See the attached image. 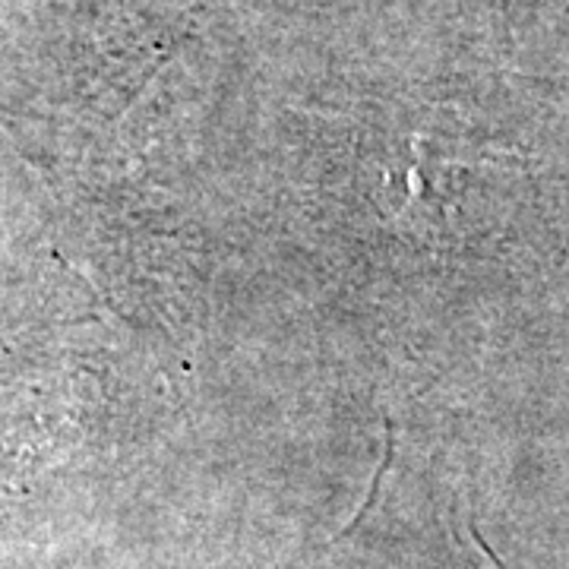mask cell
Returning a JSON list of instances; mask_svg holds the SVG:
<instances>
[{"instance_id": "1", "label": "cell", "mask_w": 569, "mask_h": 569, "mask_svg": "<svg viewBox=\"0 0 569 569\" xmlns=\"http://www.w3.org/2000/svg\"><path fill=\"white\" fill-rule=\"evenodd\" d=\"M383 427H387V452H383V462H380L377 475H373V485H370V493H367L365 507H361V512H358V519L365 516L367 509L373 507V500H377V493H380V485H383V475H387L389 462H392V421H389V418H383ZM358 519H355V522H358ZM355 522H351V526H355ZM351 526H348V529H351Z\"/></svg>"}]
</instances>
